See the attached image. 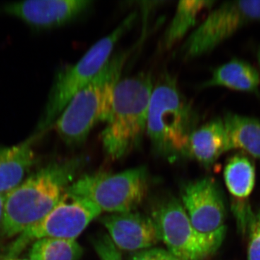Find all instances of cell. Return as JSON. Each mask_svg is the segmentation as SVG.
Segmentation results:
<instances>
[{
  "label": "cell",
  "instance_id": "5b68a950",
  "mask_svg": "<svg viewBox=\"0 0 260 260\" xmlns=\"http://www.w3.org/2000/svg\"><path fill=\"white\" fill-rule=\"evenodd\" d=\"M137 14L131 13L114 30L93 44L75 64L59 70L54 78L47 104L37 126L35 133L44 134L54 125L58 116L75 94L80 91L104 68L114 47L131 28Z\"/></svg>",
  "mask_w": 260,
  "mask_h": 260
},
{
  "label": "cell",
  "instance_id": "ffe728a7",
  "mask_svg": "<svg viewBox=\"0 0 260 260\" xmlns=\"http://www.w3.org/2000/svg\"><path fill=\"white\" fill-rule=\"evenodd\" d=\"M248 260H260V209L251 218Z\"/></svg>",
  "mask_w": 260,
  "mask_h": 260
},
{
  "label": "cell",
  "instance_id": "e0dca14e",
  "mask_svg": "<svg viewBox=\"0 0 260 260\" xmlns=\"http://www.w3.org/2000/svg\"><path fill=\"white\" fill-rule=\"evenodd\" d=\"M215 4L213 1H181L178 3L175 14L162 38V49L169 50L181 42L194 26L198 15Z\"/></svg>",
  "mask_w": 260,
  "mask_h": 260
},
{
  "label": "cell",
  "instance_id": "30bf717a",
  "mask_svg": "<svg viewBox=\"0 0 260 260\" xmlns=\"http://www.w3.org/2000/svg\"><path fill=\"white\" fill-rule=\"evenodd\" d=\"M181 203L193 227L214 246L220 247L225 235V205L215 181L208 178L183 186Z\"/></svg>",
  "mask_w": 260,
  "mask_h": 260
},
{
  "label": "cell",
  "instance_id": "4fadbf2b",
  "mask_svg": "<svg viewBox=\"0 0 260 260\" xmlns=\"http://www.w3.org/2000/svg\"><path fill=\"white\" fill-rule=\"evenodd\" d=\"M42 135L34 133L18 144L0 148V194H8L26 178L37 160L34 148Z\"/></svg>",
  "mask_w": 260,
  "mask_h": 260
},
{
  "label": "cell",
  "instance_id": "277c9868",
  "mask_svg": "<svg viewBox=\"0 0 260 260\" xmlns=\"http://www.w3.org/2000/svg\"><path fill=\"white\" fill-rule=\"evenodd\" d=\"M153 87L151 75L145 73L116 85L110 117L101 134L104 152L112 160L123 158L141 143Z\"/></svg>",
  "mask_w": 260,
  "mask_h": 260
},
{
  "label": "cell",
  "instance_id": "9a60e30c",
  "mask_svg": "<svg viewBox=\"0 0 260 260\" xmlns=\"http://www.w3.org/2000/svg\"><path fill=\"white\" fill-rule=\"evenodd\" d=\"M259 75L255 68L242 59H234L214 70L203 86L225 88L255 93L259 86Z\"/></svg>",
  "mask_w": 260,
  "mask_h": 260
},
{
  "label": "cell",
  "instance_id": "3957f363",
  "mask_svg": "<svg viewBox=\"0 0 260 260\" xmlns=\"http://www.w3.org/2000/svg\"><path fill=\"white\" fill-rule=\"evenodd\" d=\"M128 56L127 51L112 55L100 73L67 104L53 125L65 144H83L95 126L109 120L114 90Z\"/></svg>",
  "mask_w": 260,
  "mask_h": 260
},
{
  "label": "cell",
  "instance_id": "7a4b0ae2",
  "mask_svg": "<svg viewBox=\"0 0 260 260\" xmlns=\"http://www.w3.org/2000/svg\"><path fill=\"white\" fill-rule=\"evenodd\" d=\"M198 122V113L175 77L162 75L153 87L147 122L146 134L155 153L169 160L187 157L189 138Z\"/></svg>",
  "mask_w": 260,
  "mask_h": 260
},
{
  "label": "cell",
  "instance_id": "8fae6325",
  "mask_svg": "<svg viewBox=\"0 0 260 260\" xmlns=\"http://www.w3.org/2000/svg\"><path fill=\"white\" fill-rule=\"evenodd\" d=\"M89 0H27L6 3L2 11L38 30L58 28L73 21L91 7Z\"/></svg>",
  "mask_w": 260,
  "mask_h": 260
},
{
  "label": "cell",
  "instance_id": "d4e9b609",
  "mask_svg": "<svg viewBox=\"0 0 260 260\" xmlns=\"http://www.w3.org/2000/svg\"><path fill=\"white\" fill-rule=\"evenodd\" d=\"M0 260H2L1 257H0Z\"/></svg>",
  "mask_w": 260,
  "mask_h": 260
},
{
  "label": "cell",
  "instance_id": "6da1fadb",
  "mask_svg": "<svg viewBox=\"0 0 260 260\" xmlns=\"http://www.w3.org/2000/svg\"><path fill=\"white\" fill-rule=\"evenodd\" d=\"M83 160L76 157L49 162L26 178L5 196L2 232L19 235L47 215L72 184Z\"/></svg>",
  "mask_w": 260,
  "mask_h": 260
},
{
  "label": "cell",
  "instance_id": "603a6c76",
  "mask_svg": "<svg viewBox=\"0 0 260 260\" xmlns=\"http://www.w3.org/2000/svg\"><path fill=\"white\" fill-rule=\"evenodd\" d=\"M5 260H28V259H18V258H7Z\"/></svg>",
  "mask_w": 260,
  "mask_h": 260
},
{
  "label": "cell",
  "instance_id": "44dd1931",
  "mask_svg": "<svg viewBox=\"0 0 260 260\" xmlns=\"http://www.w3.org/2000/svg\"><path fill=\"white\" fill-rule=\"evenodd\" d=\"M129 260H180L173 255L167 249L150 248L136 251L130 256Z\"/></svg>",
  "mask_w": 260,
  "mask_h": 260
},
{
  "label": "cell",
  "instance_id": "d6986e66",
  "mask_svg": "<svg viewBox=\"0 0 260 260\" xmlns=\"http://www.w3.org/2000/svg\"><path fill=\"white\" fill-rule=\"evenodd\" d=\"M82 254L76 240L44 238L32 243L28 260H79Z\"/></svg>",
  "mask_w": 260,
  "mask_h": 260
},
{
  "label": "cell",
  "instance_id": "5bb4252c",
  "mask_svg": "<svg viewBox=\"0 0 260 260\" xmlns=\"http://www.w3.org/2000/svg\"><path fill=\"white\" fill-rule=\"evenodd\" d=\"M231 150L223 118H215L193 132L188 143L187 157L209 167Z\"/></svg>",
  "mask_w": 260,
  "mask_h": 260
},
{
  "label": "cell",
  "instance_id": "52a82bcc",
  "mask_svg": "<svg viewBox=\"0 0 260 260\" xmlns=\"http://www.w3.org/2000/svg\"><path fill=\"white\" fill-rule=\"evenodd\" d=\"M102 213L91 201L67 189L47 215L19 234L10 247L8 258H16L29 244L44 238L76 240Z\"/></svg>",
  "mask_w": 260,
  "mask_h": 260
},
{
  "label": "cell",
  "instance_id": "7c38bea8",
  "mask_svg": "<svg viewBox=\"0 0 260 260\" xmlns=\"http://www.w3.org/2000/svg\"><path fill=\"white\" fill-rule=\"evenodd\" d=\"M100 220L119 250L136 252L150 249L160 241L153 219L144 214L135 211L112 213Z\"/></svg>",
  "mask_w": 260,
  "mask_h": 260
},
{
  "label": "cell",
  "instance_id": "2e32d148",
  "mask_svg": "<svg viewBox=\"0 0 260 260\" xmlns=\"http://www.w3.org/2000/svg\"><path fill=\"white\" fill-rule=\"evenodd\" d=\"M231 149H239L260 160V119L227 113L223 118Z\"/></svg>",
  "mask_w": 260,
  "mask_h": 260
},
{
  "label": "cell",
  "instance_id": "ac0fdd59",
  "mask_svg": "<svg viewBox=\"0 0 260 260\" xmlns=\"http://www.w3.org/2000/svg\"><path fill=\"white\" fill-rule=\"evenodd\" d=\"M224 179L229 192L238 198L250 195L255 184V169L249 158L237 155L227 162Z\"/></svg>",
  "mask_w": 260,
  "mask_h": 260
},
{
  "label": "cell",
  "instance_id": "9c48e42d",
  "mask_svg": "<svg viewBox=\"0 0 260 260\" xmlns=\"http://www.w3.org/2000/svg\"><path fill=\"white\" fill-rule=\"evenodd\" d=\"M167 250L180 260H205L218 249L193 227L180 200H162L150 215Z\"/></svg>",
  "mask_w": 260,
  "mask_h": 260
},
{
  "label": "cell",
  "instance_id": "8992f818",
  "mask_svg": "<svg viewBox=\"0 0 260 260\" xmlns=\"http://www.w3.org/2000/svg\"><path fill=\"white\" fill-rule=\"evenodd\" d=\"M148 188L146 168L138 167L115 174H85L68 189L90 200L102 212L112 214L134 211L144 200Z\"/></svg>",
  "mask_w": 260,
  "mask_h": 260
},
{
  "label": "cell",
  "instance_id": "7402d4cb",
  "mask_svg": "<svg viewBox=\"0 0 260 260\" xmlns=\"http://www.w3.org/2000/svg\"><path fill=\"white\" fill-rule=\"evenodd\" d=\"M5 196H6V194H0V227H1L2 222H3Z\"/></svg>",
  "mask_w": 260,
  "mask_h": 260
},
{
  "label": "cell",
  "instance_id": "cb8c5ba5",
  "mask_svg": "<svg viewBox=\"0 0 260 260\" xmlns=\"http://www.w3.org/2000/svg\"><path fill=\"white\" fill-rule=\"evenodd\" d=\"M258 58H259V64H260V51H259V54H258Z\"/></svg>",
  "mask_w": 260,
  "mask_h": 260
},
{
  "label": "cell",
  "instance_id": "ba28073f",
  "mask_svg": "<svg viewBox=\"0 0 260 260\" xmlns=\"http://www.w3.org/2000/svg\"><path fill=\"white\" fill-rule=\"evenodd\" d=\"M260 20V0L225 2L215 8L183 43L184 60L211 52L248 24Z\"/></svg>",
  "mask_w": 260,
  "mask_h": 260
}]
</instances>
